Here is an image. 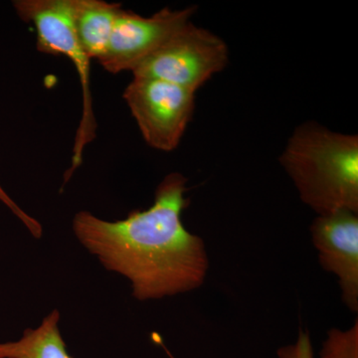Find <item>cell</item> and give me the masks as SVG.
<instances>
[{
  "mask_svg": "<svg viewBox=\"0 0 358 358\" xmlns=\"http://www.w3.org/2000/svg\"><path fill=\"white\" fill-rule=\"evenodd\" d=\"M152 339H154V341H155V343H159V345H162V348H164V350H166V352L167 355H169V357L173 358V355H171V352H169V350H166V346H164V343H162V338H159V334H152Z\"/></svg>",
  "mask_w": 358,
  "mask_h": 358,
  "instance_id": "cell-13",
  "label": "cell"
},
{
  "mask_svg": "<svg viewBox=\"0 0 358 358\" xmlns=\"http://www.w3.org/2000/svg\"><path fill=\"white\" fill-rule=\"evenodd\" d=\"M280 358H313L312 341L308 331H300L294 345L278 350Z\"/></svg>",
  "mask_w": 358,
  "mask_h": 358,
  "instance_id": "cell-11",
  "label": "cell"
},
{
  "mask_svg": "<svg viewBox=\"0 0 358 358\" xmlns=\"http://www.w3.org/2000/svg\"><path fill=\"white\" fill-rule=\"evenodd\" d=\"M0 201H1L2 203L6 204V206L13 211L14 215L17 216V217L22 221V223L28 228V230L31 232L33 236L35 238H40L42 236V233H43V231H42V226L40 225L39 222H37L34 218L28 215L25 211H23L22 209L18 206V205L10 199V196L4 192L1 185H0Z\"/></svg>",
  "mask_w": 358,
  "mask_h": 358,
  "instance_id": "cell-12",
  "label": "cell"
},
{
  "mask_svg": "<svg viewBox=\"0 0 358 358\" xmlns=\"http://www.w3.org/2000/svg\"><path fill=\"white\" fill-rule=\"evenodd\" d=\"M320 266L338 278L341 298L358 310V213L339 210L317 215L310 225Z\"/></svg>",
  "mask_w": 358,
  "mask_h": 358,
  "instance_id": "cell-7",
  "label": "cell"
},
{
  "mask_svg": "<svg viewBox=\"0 0 358 358\" xmlns=\"http://www.w3.org/2000/svg\"><path fill=\"white\" fill-rule=\"evenodd\" d=\"M229 49L222 38L192 21L136 66L134 77L150 78L197 91L225 69Z\"/></svg>",
  "mask_w": 358,
  "mask_h": 358,
  "instance_id": "cell-4",
  "label": "cell"
},
{
  "mask_svg": "<svg viewBox=\"0 0 358 358\" xmlns=\"http://www.w3.org/2000/svg\"><path fill=\"white\" fill-rule=\"evenodd\" d=\"M71 17L80 45L90 60L102 59L109 46L120 3L103 0H68Z\"/></svg>",
  "mask_w": 358,
  "mask_h": 358,
  "instance_id": "cell-8",
  "label": "cell"
},
{
  "mask_svg": "<svg viewBox=\"0 0 358 358\" xmlns=\"http://www.w3.org/2000/svg\"><path fill=\"white\" fill-rule=\"evenodd\" d=\"M187 179L167 174L147 210L124 220H102L88 211L75 215L73 229L103 267L128 278L138 301L187 293L204 282L209 261L203 240L186 229L182 212Z\"/></svg>",
  "mask_w": 358,
  "mask_h": 358,
  "instance_id": "cell-1",
  "label": "cell"
},
{
  "mask_svg": "<svg viewBox=\"0 0 358 358\" xmlns=\"http://www.w3.org/2000/svg\"><path fill=\"white\" fill-rule=\"evenodd\" d=\"M320 358H358V322L350 329H331L322 343Z\"/></svg>",
  "mask_w": 358,
  "mask_h": 358,
  "instance_id": "cell-10",
  "label": "cell"
},
{
  "mask_svg": "<svg viewBox=\"0 0 358 358\" xmlns=\"http://www.w3.org/2000/svg\"><path fill=\"white\" fill-rule=\"evenodd\" d=\"M13 7L21 20L34 26L38 51L50 55L66 56L79 74L83 92V113L75 138L72 166L68 171L69 178L81 164L85 148L96 138V124L90 81L91 60L77 38L68 0H15Z\"/></svg>",
  "mask_w": 358,
  "mask_h": 358,
  "instance_id": "cell-3",
  "label": "cell"
},
{
  "mask_svg": "<svg viewBox=\"0 0 358 358\" xmlns=\"http://www.w3.org/2000/svg\"><path fill=\"white\" fill-rule=\"evenodd\" d=\"M299 196L317 215L358 213V138L315 122L300 124L280 157Z\"/></svg>",
  "mask_w": 358,
  "mask_h": 358,
  "instance_id": "cell-2",
  "label": "cell"
},
{
  "mask_svg": "<svg viewBox=\"0 0 358 358\" xmlns=\"http://www.w3.org/2000/svg\"><path fill=\"white\" fill-rule=\"evenodd\" d=\"M60 313L54 310L37 329H27L17 341L0 343V358H73L60 331Z\"/></svg>",
  "mask_w": 358,
  "mask_h": 358,
  "instance_id": "cell-9",
  "label": "cell"
},
{
  "mask_svg": "<svg viewBox=\"0 0 358 358\" xmlns=\"http://www.w3.org/2000/svg\"><path fill=\"white\" fill-rule=\"evenodd\" d=\"M195 94L160 80L134 77L122 98L145 143L169 152L178 148L192 121Z\"/></svg>",
  "mask_w": 358,
  "mask_h": 358,
  "instance_id": "cell-5",
  "label": "cell"
},
{
  "mask_svg": "<svg viewBox=\"0 0 358 358\" xmlns=\"http://www.w3.org/2000/svg\"><path fill=\"white\" fill-rule=\"evenodd\" d=\"M196 7L162 8L150 17L122 9L117 14L109 46L99 63L112 74L133 71L174 32L190 22Z\"/></svg>",
  "mask_w": 358,
  "mask_h": 358,
  "instance_id": "cell-6",
  "label": "cell"
}]
</instances>
